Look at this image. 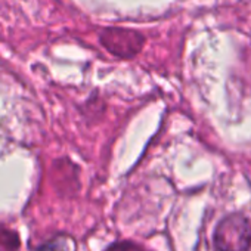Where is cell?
<instances>
[{"label": "cell", "instance_id": "277c9868", "mask_svg": "<svg viewBox=\"0 0 251 251\" xmlns=\"http://www.w3.org/2000/svg\"><path fill=\"white\" fill-rule=\"evenodd\" d=\"M105 251H144V248L130 241H117L112 242Z\"/></svg>", "mask_w": 251, "mask_h": 251}, {"label": "cell", "instance_id": "7a4b0ae2", "mask_svg": "<svg viewBox=\"0 0 251 251\" xmlns=\"http://www.w3.org/2000/svg\"><path fill=\"white\" fill-rule=\"evenodd\" d=\"M37 251H77V245L71 236L58 235L45 242Z\"/></svg>", "mask_w": 251, "mask_h": 251}, {"label": "cell", "instance_id": "3957f363", "mask_svg": "<svg viewBox=\"0 0 251 251\" xmlns=\"http://www.w3.org/2000/svg\"><path fill=\"white\" fill-rule=\"evenodd\" d=\"M20 247L18 235L9 229H0V251H17Z\"/></svg>", "mask_w": 251, "mask_h": 251}, {"label": "cell", "instance_id": "6da1fadb", "mask_svg": "<svg viewBox=\"0 0 251 251\" xmlns=\"http://www.w3.org/2000/svg\"><path fill=\"white\" fill-rule=\"evenodd\" d=\"M217 251H248L251 247V225L242 214L233 213L219 222L214 230Z\"/></svg>", "mask_w": 251, "mask_h": 251}]
</instances>
